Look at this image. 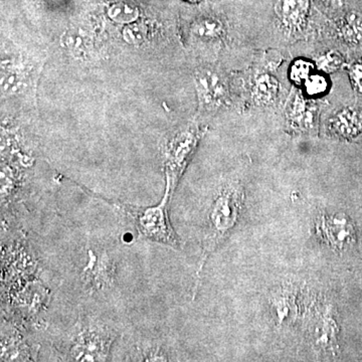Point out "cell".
Wrapping results in <instances>:
<instances>
[{"instance_id":"obj_1","label":"cell","mask_w":362,"mask_h":362,"mask_svg":"<svg viewBox=\"0 0 362 362\" xmlns=\"http://www.w3.org/2000/svg\"><path fill=\"white\" fill-rule=\"evenodd\" d=\"M244 192L239 187L226 185L221 188L213 202L209 211V223L206 225V237H204V251L199 270L197 273V283L199 285L202 268L209 259V255L216 251L223 240L230 235V230L239 220L240 209L244 202Z\"/></svg>"},{"instance_id":"obj_2","label":"cell","mask_w":362,"mask_h":362,"mask_svg":"<svg viewBox=\"0 0 362 362\" xmlns=\"http://www.w3.org/2000/svg\"><path fill=\"white\" fill-rule=\"evenodd\" d=\"M170 197L171 194L165 190L160 204L158 206L148 207L135 206L108 199L107 202L122 209L124 213L130 216L142 237L159 244L180 249V240L173 230L168 218V204Z\"/></svg>"},{"instance_id":"obj_3","label":"cell","mask_w":362,"mask_h":362,"mask_svg":"<svg viewBox=\"0 0 362 362\" xmlns=\"http://www.w3.org/2000/svg\"><path fill=\"white\" fill-rule=\"evenodd\" d=\"M204 131L199 126H188L175 133L166 143L163 151L165 190L171 197L194 156Z\"/></svg>"},{"instance_id":"obj_4","label":"cell","mask_w":362,"mask_h":362,"mask_svg":"<svg viewBox=\"0 0 362 362\" xmlns=\"http://www.w3.org/2000/svg\"><path fill=\"white\" fill-rule=\"evenodd\" d=\"M44 62L37 64L23 54L2 61V98H28L35 104L37 86Z\"/></svg>"},{"instance_id":"obj_5","label":"cell","mask_w":362,"mask_h":362,"mask_svg":"<svg viewBox=\"0 0 362 362\" xmlns=\"http://www.w3.org/2000/svg\"><path fill=\"white\" fill-rule=\"evenodd\" d=\"M194 84L201 110L213 111L228 100V87L223 76L211 69L195 71Z\"/></svg>"},{"instance_id":"obj_6","label":"cell","mask_w":362,"mask_h":362,"mask_svg":"<svg viewBox=\"0 0 362 362\" xmlns=\"http://www.w3.org/2000/svg\"><path fill=\"white\" fill-rule=\"evenodd\" d=\"M275 13L281 25L289 32L301 30L310 13V0H278Z\"/></svg>"},{"instance_id":"obj_7","label":"cell","mask_w":362,"mask_h":362,"mask_svg":"<svg viewBox=\"0 0 362 362\" xmlns=\"http://www.w3.org/2000/svg\"><path fill=\"white\" fill-rule=\"evenodd\" d=\"M71 349L74 361H103L108 354L110 339L100 335V333H81Z\"/></svg>"},{"instance_id":"obj_8","label":"cell","mask_w":362,"mask_h":362,"mask_svg":"<svg viewBox=\"0 0 362 362\" xmlns=\"http://www.w3.org/2000/svg\"><path fill=\"white\" fill-rule=\"evenodd\" d=\"M287 122L296 131H310L315 127L317 108L310 99L304 95L297 94L288 107Z\"/></svg>"},{"instance_id":"obj_9","label":"cell","mask_w":362,"mask_h":362,"mask_svg":"<svg viewBox=\"0 0 362 362\" xmlns=\"http://www.w3.org/2000/svg\"><path fill=\"white\" fill-rule=\"evenodd\" d=\"M329 128L340 137H356L362 132V112L354 108H344L331 119Z\"/></svg>"},{"instance_id":"obj_10","label":"cell","mask_w":362,"mask_h":362,"mask_svg":"<svg viewBox=\"0 0 362 362\" xmlns=\"http://www.w3.org/2000/svg\"><path fill=\"white\" fill-rule=\"evenodd\" d=\"M251 93L252 99L257 104H273L280 93V83L270 74H258L252 81Z\"/></svg>"},{"instance_id":"obj_11","label":"cell","mask_w":362,"mask_h":362,"mask_svg":"<svg viewBox=\"0 0 362 362\" xmlns=\"http://www.w3.org/2000/svg\"><path fill=\"white\" fill-rule=\"evenodd\" d=\"M64 45L77 58L89 59L94 51L93 33L86 28H77L64 33Z\"/></svg>"},{"instance_id":"obj_12","label":"cell","mask_w":362,"mask_h":362,"mask_svg":"<svg viewBox=\"0 0 362 362\" xmlns=\"http://www.w3.org/2000/svg\"><path fill=\"white\" fill-rule=\"evenodd\" d=\"M340 39L349 44H357L362 40V16L351 13L346 14L337 28Z\"/></svg>"},{"instance_id":"obj_13","label":"cell","mask_w":362,"mask_h":362,"mask_svg":"<svg viewBox=\"0 0 362 362\" xmlns=\"http://www.w3.org/2000/svg\"><path fill=\"white\" fill-rule=\"evenodd\" d=\"M302 87H303V95L307 99H319L329 93L331 81L327 74L315 71L305 81Z\"/></svg>"},{"instance_id":"obj_14","label":"cell","mask_w":362,"mask_h":362,"mask_svg":"<svg viewBox=\"0 0 362 362\" xmlns=\"http://www.w3.org/2000/svg\"><path fill=\"white\" fill-rule=\"evenodd\" d=\"M315 71L316 65L313 62L305 58H299L292 62L288 71V76L293 84L302 86Z\"/></svg>"},{"instance_id":"obj_15","label":"cell","mask_w":362,"mask_h":362,"mask_svg":"<svg viewBox=\"0 0 362 362\" xmlns=\"http://www.w3.org/2000/svg\"><path fill=\"white\" fill-rule=\"evenodd\" d=\"M194 32L204 39H218L225 33L223 23L214 18H202L195 23Z\"/></svg>"},{"instance_id":"obj_16","label":"cell","mask_w":362,"mask_h":362,"mask_svg":"<svg viewBox=\"0 0 362 362\" xmlns=\"http://www.w3.org/2000/svg\"><path fill=\"white\" fill-rule=\"evenodd\" d=\"M343 64H344V59L341 54L335 51H330L321 56L315 65L319 71L327 74L341 68Z\"/></svg>"},{"instance_id":"obj_17","label":"cell","mask_w":362,"mask_h":362,"mask_svg":"<svg viewBox=\"0 0 362 362\" xmlns=\"http://www.w3.org/2000/svg\"><path fill=\"white\" fill-rule=\"evenodd\" d=\"M350 81L357 92L362 93V62L354 64L349 71Z\"/></svg>"},{"instance_id":"obj_18","label":"cell","mask_w":362,"mask_h":362,"mask_svg":"<svg viewBox=\"0 0 362 362\" xmlns=\"http://www.w3.org/2000/svg\"><path fill=\"white\" fill-rule=\"evenodd\" d=\"M325 8L340 9L346 4V0H318Z\"/></svg>"},{"instance_id":"obj_19","label":"cell","mask_w":362,"mask_h":362,"mask_svg":"<svg viewBox=\"0 0 362 362\" xmlns=\"http://www.w3.org/2000/svg\"><path fill=\"white\" fill-rule=\"evenodd\" d=\"M185 1L189 2V4H197V2H201L202 0H185Z\"/></svg>"}]
</instances>
